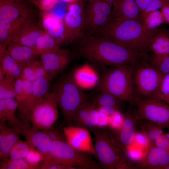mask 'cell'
<instances>
[{
    "label": "cell",
    "mask_w": 169,
    "mask_h": 169,
    "mask_svg": "<svg viewBox=\"0 0 169 169\" xmlns=\"http://www.w3.org/2000/svg\"><path fill=\"white\" fill-rule=\"evenodd\" d=\"M74 44L78 55L99 64L134 66L146 59L145 55L105 36L84 33Z\"/></svg>",
    "instance_id": "cell-1"
},
{
    "label": "cell",
    "mask_w": 169,
    "mask_h": 169,
    "mask_svg": "<svg viewBox=\"0 0 169 169\" xmlns=\"http://www.w3.org/2000/svg\"><path fill=\"white\" fill-rule=\"evenodd\" d=\"M159 27L150 29L134 20L112 21L96 35L108 37L140 54L147 55L151 40Z\"/></svg>",
    "instance_id": "cell-2"
},
{
    "label": "cell",
    "mask_w": 169,
    "mask_h": 169,
    "mask_svg": "<svg viewBox=\"0 0 169 169\" xmlns=\"http://www.w3.org/2000/svg\"><path fill=\"white\" fill-rule=\"evenodd\" d=\"M133 66L124 65L106 70L99 81L100 91L109 93L123 102L134 103Z\"/></svg>",
    "instance_id": "cell-3"
},
{
    "label": "cell",
    "mask_w": 169,
    "mask_h": 169,
    "mask_svg": "<svg viewBox=\"0 0 169 169\" xmlns=\"http://www.w3.org/2000/svg\"><path fill=\"white\" fill-rule=\"evenodd\" d=\"M58 107L69 125H73L74 117L80 106L87 100L86 95L73 79L72 74L62 77L54 84Z\"/></svg>",
    "instance_id": "cell-4"
},
{
    "label": "cell",
    "mask_w": 169,
    "mask_h": 169,
    "mask_svg": "<svg viewBox=\"0 0 169 169\" xmlns=\"http://www.w3.org/2000/svg\"><path fill=\"white\" fill-rule=\"evenodd\" d=\"M96 157L102 168L117 169L126 158L125 151L110 132L103 128L94 129Z\"/></svg>",
    "instance_id": "cell-5"
},
{
    "label": "cell",
    "mask_w": 169,
    "mask_h": 169,
    "mask_svg": "<svg viewBox=\"0 0 169 169\" xmlns=\"http://www.w3.org/2000/svg\"><path fill=\"white\" fill-rule=\"evenodd\" d=\"M89 155L75 149L66 141H53L49 150V163L62 164L79 169L102 168Z\"/></svg>",
    "instance_id": "cell-6"
},
{
    "label": "cell",
    "mask_w": 169,
    "mask_h": 169,
    "mask_svg": "<svg viewBox=\"0 0 169 169\" xmlns=\"http://www.w3.org/2000/svg\"><path fill=\"white\" fill-rule=\"evenodd\" d=\"M162 76L150 63L144 61L134 66L132 78L137 97L153 98L159 91Z\"/></svg>",
    "instance_id": "cell-7"
},
{
    "label": "cell",
    "mask_w": 169,
    "mask_h": 169,
    "mask_svg": "<svg viewBox=\"0 0 169 169\" xmlns=\"http://www.w3.org/2000/svg\"><path fill=\"white\" fill-rule=\"evenodd\" d=\"M83 17L84 33L97 35L112 22V7L104 0H88Z\"/></svg>",
    "instance_id": "cell-8"
},
{
    "label": "cell",
    "mask_w": 169,
    "mask_h": 169,
    "mask_svg": "<svg viewBox=\"0 0 169 169\" xmlns=\"http://www.w3.org/2000/svg\"><path fill=\"white\" fill-rule=\"evenodd\" d=\"M58 100L55 93L49 91L31 111L29 119L32 127L44 131L54 125L59 116Z\"/></svg>",
    "instance_id": "cell-9"
},
{
    "label": "cell",
    "mask_w": 169,
    "mask_h": 169,
    "mask_svg": "<svg viewBox=\"0 0 169 169\" xmlns=\"http://www.w3.org/2000/svg\"><path fill=\"white\" fill-rule=\"evenodd\" d=\"M138 118L146 120L162 128H169V105L155 98H134Z\"/></svg>",
    "instance_id": "cell-10"
},
{
    "label": "cell",
    "mask_w": 169,
    "mask_h": 169,
    "mask_svg": "<svg viewBox=\"0 0 169 169\" xmlns=\"http://www.w3.org/2000/svg\"><path fill=\"white\" fill-rule=\"evenodd\" d=\"M83 1L68 4L64 20V33L61 45L74 44L84 33Z\"/></svg>",
    "instance_id": "cell-11"
},
{
    "label": "cell",
    "mask_w": 169,
    "mask_h": 169,
    "mask_svg": "<svg viewBox=\"0 0 169 169\" xmlns=\"http://www.w3.org/2000/svg\"><path fill=\"white\" fill-rule=\"evenodd\" d=\"M66 142L79 151L96 157L91 136L88 130L76 125H69L63 128Z\"/></svg>",
    "instance_id": "cell-12"
},
{
    "label": "cell",
    "mask_w": 169,
    "mask_h": 169,
    "mask_svg": "<svg viewBox=\"0 0 169 169\" xmlns=\"http://www.w3.org/2000/svg\"><path fill=\"white\" fill-rule=\"evenodd\" d=\"M33 11L27 1L12 2L0 0V20L23 23L32 20Z\"/></svg>",
    "instance_id": "cell-13"
},
{
    "label": "cell",
    "mask_w": 169,
    "mask_h": 169,
    "mask_svg": "<svg viewBox=\"0 0 169 169\" xmlns=\"http://www.w3.org/2000/svg\"><path fill=\"white\" fill-rule=\"evenodd\" d=\"M72 57V53L64 49L40 55V61L50 81L67 66Z\"/></svg>",
    "instance_id": "cell-14"
},
{
    "label": "cell",
    "mask_w": 169,
    "mask_h": 169,
    "mask_svg": "<svg viewBox=\"0 0 169 169\" xmlns=\"http://www.w3.org/2000/svg\"><path fill=\"white\" fill-rule=\"evenodd\" d=\"M50 81L45 77L32 82L31 93L22 111L19 114V120L24 125L28 126L30 113L35 105L49 91Z\"/></svg>",
    "instance_id": "cell-15"
},
{
    "label": "cell",
    "mask_w": 169,
    "mask_h": 169,
    "mask_svg": "<svg viewBox=\"0 0 169 169\" xmlns=\"http://www.w3.org/2000/svg\"><path fill=\"white\" fill-rule=\"evenodd\" d=\"M146 153L138 161L136 168L147 169H166L169 165V153L149 143Z\"/></svg>",
    "instance_id": "cell-16"
},
{
    "label": "cell",
    "mask_w": 169,
    "mask_h": 169,
    "mask_svg": "<svg viewBox=\"0 0 169 169\" xmlns=\"http://www.w3.org/2000/svg\"><path fill=\"white\" fill-rule=\"evenodd\" d=\"M112 7V21L123 19L143 22L146 15L135 0H114Z\"/></svg>",
    "instance_id": "cell-17"
},
{
    "label": "cell",
    "mask_w": 169,
    "mask_h": 169,
    "mask_svg": "<svg viewBox=\"0 0 169 169\" xmlns=\"http://www.w3.org/2000/svg\"><path fill=\"white\" fill-rule=\"evenodd\" d=\"M45 32L32 20H29L21 24L12 36L10 41L35 49L38 39Z\"/></svg>",
    "instance_id": "cell-18"
},
{
    "label": "cell",
    "mask_w": 169,
    "mask_h": 169,
    "mask_svg": "<svg viewBox=\"0 0 169 169\" xmlns=\"http://www.w3.org/2000/svg\"><path fill=\"white\" fill-rule=\"evenodd\" d=\"M136 112L127 111L124 115V120L120 127L111 132L118 143L125 150L134 140L136 129L137 124Z\"/></svg>",
    "instance_id": "cell-19"
},
{
    "label": "cell",
    "mask_w": 169,
    "mask_h": 169,
    "mask_svg": "<svg viewBox=\"0 0 169 169\" xmlns=\"http://www.w3.org/2000/svg\"><path fill=\"white\" fill-rule=\"evenodd\" d=\"M21 134L34 148L43 154L44 159L42 163H47L50 161L49 152L53 141L45 132L29 126L23 129Z\"/></svg>",
    "instance_id": "cell-20"
},
{
    "label": "cell",
    "mask_w": 169,
    "mask_h": 169,
    "mask_svg": "<svg viewBox=\"0 0 169 169\" xmlns=\"http://www.w3.org/2000/svg\"><path fill=\"white\" fill-rule=\"evenodd\" d=\"M20 131L9 127L6 123H0V159L1 162L9 159L10 151L14 144L20 139Z\"/></svg>",
    "instance_id": "cell-21"
},
{
    "label": "cell",
    "mask_w": 169,
    "mask_h": 169,
    "mask_svg": "<svg viewBox=\"0 0 169 169\" xmlns=\"http://www.w3.org/2000/svg\"><path fill=\"white\" fill-rule=\"evenodd\" d=\"M6 49L9 54L23 67L39 55L35 49L12 41L8 44Z\"/></svg>",
    "instance_id": "cell-22"
},
{
    "label": "cell",
    "mask_w": 169,
    "mask_h": 169,
    "mask_svg": "<svg viewBox=\"0 0 169 169\" xmlns=\"http://www.w3.org/2000/svg\"><path fill=\"white\" fill-rule=\"evenodd\" d=\"M43 13L42 22L45 32L55 39L61 46L64 33L62 19L47 11Z\"/></svg>",
    "instance_id": "cell-23"
},
{
    "label": "cell",
    "mask_w": 169,
    "mask_h": 169,
    "mask_svg": "<svg viewBox=\"0 0 169 169\" xmlns=\"http://www.w3.org/2000/svg\"><path fill=\"white\" fill-rule=\"evenodd\" d=\"M150 50L153 57L169 55V30L159 28L151 40Z\"/></svg>",
    "instance_id": "cell-24"
},
{
    "label": "cell",
    "mask_w": 169,
    "mask_h": 169,
    "mask_svg": "<svg viewBox=\"0 0 169 169\" xmlns=\"http://www.w3.org/2000/svg\"><path fill=\"white\" fill-rule=\"evenodd\" d=\"M0 63L6 76L15 79L20 78L23 67L9 54L6 48H0Z\"/></svg>",
    "instance_id": "cell-25"
},
{
    "label": "cell",
    "mask_w": 169,
    "mask_h": 169,
    "mask_svg": "<svg viewBox=\"0 0 169 169\" xmlns=\"http://www.w3.org/2000/svg\"><path fill=\"white\" fill-rule=\"evenodd\" d=\"M15 99L19 114L22 110L31 93L32 82L20 78L15 80Z\"/></svg>",
    "instance_id": "cell-26"
},
{
    "label": "cell",
    "mask_w": 169,
    "mask_h": 169,
    "mask_svg": "<svg viewBox=\"0 0 169 169\" xmlns=\"http://www.w3.org/2000/svg\"><path fill=\"white\" fill-rule=\"evenodd\" d=\"M82 66L74 71L72 74L73 78L80 88L84 83L82 89L83 84H84L83 88H86V84H89L92 87L91 84L93 86L97 81L95 72L87 65Z\"/></svg>",
    "instance_id": "cell-27"
},
{
    "label": "cell",
    "mask_w": 169,
    "mask_h": 169,
    "mask_svg": "<svg viewBox=\"0 0 169 169\" xmlns=\"http://www.w3.org/2000/svg\"><path fill=\"white\" fill-rule=\"evenodd\" d=\"M58 41L53 37L45 32L38 39L35 49L38 55L55 53L60 48Z\"/></svg>",
    "instance_id": "cell-28"
},
{
    "label": "cell",
    "mask_w": 169,
    "mask_h": 169,
    "mask_svg": "<svg viewBox=\"0 0 169 169\" xmlns=\"http://www.w3.org/2000/svg\"><path fill=\"white\" fill-rule=\"evenodd\" d=\"M93 100L97 108L107 107L119 111L122 109L123 102L109 93L102 91L96 95Z\"/></svg>",
    "instance_id": "cell-29"
},
{
    "label": "cell",
    "mask_w": 169,
    "mask_h": 169,
    "mask_svg": "<svg viewBox=\"0 0 169 169\" xmlns=\"http://www.w3.org/2000/svg\"><path fill=\"white\" fill-rule=\"evenodd\" d=\"M22 23L0 20V47L6 48L12 36Z\"/></svg>",
    "instance_id": "cell-30"
},
{
    "label": "cell",
    "mask_w": 169,
    "mask_h": 169,
    "mask_svg": "<svg viewBox=\"0 0 169 169\" xmlns=\"http://www.w3.org/2000/svg\"><path fill=\"white\" fill-rule=\"evenodd\" d=\"M4 100L7 109V121L8 122L11 127L18 129L21 133L24 125L16 115V110L18 108L17 103L14 99Z\"/></svg>",
    "instance_id": "cell-31"
},
{
    "label": "cell",
    "mask_w": 169,
    "mask_h": 169,
    "mask_svg": "<svg viewBox=\"0 0 169 169\" xmlns=\"http://www.w3.org/2000/svg\"><path fill=\"white\" fill-rule=\"evenodd\" d=\"M96 106L93 101L87 100L84 102L79 107L74 117L73 124L84 128L90 111Z\"/></svg>",
    "instance_id": "cell-32"
},
{
    "label": "cell",
    "mask_w": 169,
    "mask_h": 169,
    "mask_svg": "<svg viewBox=\"0 0 169 169\" xmlns=\"http://www.w3.org/2000/svg\"><path fill=\"white\" fill-rule=\"evenodd\" d=\"M142 120L140 122L139 125L142 133L147 137L149 143H155L156 139L163 134L162 128L151 121Z\"/></svg>",
    "instance_id": "cell-33"
},
{
    "label": "cell",
    "mask_w": 169,
    "mask_h": 169,
    "mask_svg": "<svg viewBox=\"0 0 169 169\" xmlns=\"http://www.w3.org/2000/svg\"><path fill=\"white\" fill-rule=\"evenodd\" d=\"M34 148L28 141L20 139L13 146L9 153V159L24 158L31 149Z\"/></svg>",
    "instance_id": "cell-34"
},
{
    "label": "cell",
    "mask_w": 169,
    "mask_h": 169,
    "mask_svg": "<svg viewBox=\"0 0 169 169\" xmlns=\"http://www.w3.org/2000/svg\"><path fill=\"white\" fill-rule=\"evenodd\" d=\"M15 80L6 76L0 80V100L15 99Z\"/></svg>",
    "instance_id": "cell-35"
},
{
    "label": "cell",
    "mask_w": 169,
    "mask_h": 169,
    "mask_svg": "<svg viewBox=\"0 0 169 169\" xmlns=\"http://www.w3.org/2000/svg\"><path fill=\"white\" fill-rule=\"evenodd\" d=\"M141 10L145 13L161 8L169 0H135Z\"/></svg>",
    "instance_id": "cell-36"
},
{
    "label": "cell",
    "mask_w": 169,
    "mask_h": 169,
    "mask_svg": "<svg viewBox=\"0 0 169 169\" xmlns=\"http://www.w3.org/2000/svg\"><path fill=\"white\" fill-rule=\"evenodd\" d=\"M0 169H37L38 167L29 164L24 158L9 159L1 162Z\"/></svg>",
    "instance_id": "cell-37"
},
{
    "label": "cell",
    "mask_w": 169,
    "mask_h": 169,
    "mask_svg": "<svg viewBox=\"0 0 169 169\" xmlns=\"http://www.w3.org/2000/svg\"><path fill=\"white\" fill-rule=\"evenodd\" d=\"M164 21L161 12L157 10L147 13L145 17L143 22L148 28L155 29L158 28Z\"/></svg>",
    "instance_id": "cell-38"
},
{
    "label": "cell",
    "mask_w": 169,
    "mask_h": 169,
    "mask_svg": "<svg viewBox=\"0 0 169 169\" xmlns=\"http://www.w3.org/2000/svg\"><path fill=\"white\" fill-rule=\"evenodd\" d=\"M150 63L162 75L169 74V55L152 57Z\"/></svg>",
    "instance_id": "cell-39"
},
{
    "label": "cell",
    "mask_w": 169,
    "mask_h": 169,
    "mask_svg": "<svg viewBox=\"0 0 169 169\" xmlns=\"http://www.w3.org/2000/svg\"><path fill=\"white\" fill-rule=\"evenodd\" d=\"M24 159L30 165L38 167L39 169L40 164L44 161V157L41 152L33 148L29 151Z\"/></svg>",
    "instance_id": "cell-40"
},
{
    "label": "cell",
    "mask_w": 169,
    "mask_h": 169,
    "mask_svg": "<svg viewBox=\"0 0 169 169\" xmlns=\"http://www.w3.org/2000/svg\"><path fill=\"white\" fill-rule=\"evenodd\" d=\"M40 62V60H35L24 65L20 78L31 82L34 73Z\"/></svg>",
    "instance_id": "cell-41"
},
{
    "label": "cell",
    "mask_w": 169,
    "mask_h": 169,
    "mask_svg": "<svg viewBox=\"0 0 169 169\" xmlns=\"http://www.w3.org/2000/svg\"><path fill=\"white\" fill-rule=\"evenodd\" d=\"M123 120L124 115L116 110L109 116L108 126L113 130H117L120 127Z\"/></svg>",
    "instance_id": "cell-42"
},
{
    "label": "cell",
    "mask_w": 169,
    "mask_h": 169,
    "mask_svg": "<svg viewBox=\"0 0 169 169\" xmlns=\"http://www.w3.org/2000/svg\"><path fill=\"white\" fill-rule=\"evenodd\" d=\"M44 131L51 139L53 141H66L65 136L63 130H60L54 125Z\"/></svg>",
    "instance_id": "cell-43"
},
{
    "label": "cell",
    "mask_w": 169,
    "mask_h": 169,
    "mask_svg": "<svg viewBox=\"0 0 169 169\" xmlns=\"http://www.w3.org/2000/svg\"><path fill=\"white\" fill-rule=\"evenodd\" d=\"M156 146L169 153V138L166 134L164 133L157 137L155 140Z\"/></svg>",
    "instance_id": "cell-44"
},
{
    "label": "cell",
    "mask_w": 169,
    "mask_h": 169,
    "mask_svg": "<svg viewBox=\"0 0 169 169\" xmlns=\"http://www.w3.org/2000/svg\"><path fill=\"white\" fill-rule=\"evenodd\" d=\"M59 0H36L33 3L43 11H47L52 9Z\"/></svg>",
    "instance_id": "cell-45"
},
{
    "label": "cell",
    "mask_w": 169,
    "mask_h": 169,
    "mask_svg": "<svg viewBox=\"0 0 169 169\" xmlns=\"http://www.w3.org/2000/svg\"><path fill=\"white\" fill-rule=\"evenodd\" d=\"M126 155L128 158L134 161H139L143 157V153L140 149L129 148L128 147L125 150Z\"/></svg>",
    "instance_id": "cell-46"
},
{
    "label": "cell",
    "mask_w": 169,
    "mask_h": 169,
    "mask_svg": "<svg viewBox=\"0 0 169 169\" xmlns=\"http://www.w3.org/2000/svg\"><path fill=\"white\" fill-rule=\"evenodd\" d=\"M78 169L76 167L65 164L53 163L50 164H41L39 169Z\"/></svg>",
    "instance_id": "cell-47"
},
{
    "label": "cell",
    "mask_w": 169,
    "mask_h": 169,
    "mask_svg": "<svg viewBox=\"0 0 169 169\" xmlns=\"http://www.w3.org/2000/svg\"><path fill=\"white\" fill-rule=\"evenodd\" d=\"M158 91L163 94H169V74L163 75Z\"/></svg>",
    "instance_id": "cell-48"
},
{
    "label": "cell",
    "mask_w": 169,
    "mask_h": 169,
    "mask_svg": "<svg viewBox=\"0 0 169 169\" xmlns=\"http://www.w3.org/2000/svg\"><path fill=\"white\" fill-rule=\"evenodd\" d=\"M134 140L140 146L146 148L149 144L148 140L143 133L136 132Z\"/></svg>",
    "instance_id": "cell-49"
},
{
    "label": "cell",
    "mask_w": 169,
    "mask_h": 169,
    "mask_svg": "<svg viewBox=\"0 0 169 169\" xmlns=\"http://www.w3.org/2000/svg\"><path fill=\"white\" fill-rule=\"evenodd\" d=\"M7 109L4 99L0 100V123H5L7 121Z\"/></svg>",
    "instance_id": "cell-50"
},
{
    "label": "cell",
    "mask_w": 169,
    "mask_h": 169,
    "mask_svg": "<svg viewBox=\"0 0 169 169\" xmlns=\"http://www.w3.org/2000/svg\"><path fill=\"white\" fill-rule=\"evenodd\" d=\"M99 112V121L97 128H103L108 126L109 116Z\"/></svg>",
    "instance_id": "cell-51"
},
{
    "label": "cell",
    "mask_w": 169,
    "mask_h": 169,
    "mask_svg": "<svg viewBox=\"0 0 169 169\" xmlns=\"http://www.w3.org/2000/svg\"><path fill=\"white\" fill-rule=\"evenodd\" d=\"M161 13L164 21L169 24V2L161 8Z\"/></svg>",
    "instance_id": "cell-52"
},
{
    "label": "cell",
    "mask_w": 169,
    "mask_h": 169,
    "mask_svg": "<svg viewBox=\"0 0 169 169\" xmlns=\"http://www.w3.org/2000/svg\"><path fill=\"white\" fill-rule=\"evenodd\" d=\"M154 98L159 99L169 104V94H163L158 91L155 94Z\"/></svg>",
    "instance_id": "cell-53"
},
{
    "label": "cell",
    "mask_w": 169,
    "mask_h": 169,
    "mask_svg": "<svg viewBox=\"0 0 169 169\" xmlns=\"http://www.w3.org/2000/svg\"><path fill=\"white\" fill-rule=\"evenodd\" d=\"M61 0L63 2L66 3L68 4L77 3L82 1H83V0Z\"/></svg>",
    "instance_id": "cell-54"
},
{
    "label": "cell",
    "mask_w": 169,
    "mask_h": 169,
    "mask_svg": "<svg viewBox=\"0 0 169 169\" xmlns=\"http://www.w3.org/2000/svg\"><path fill=\"white\" fill-rule=\"evenodd\" d=\"M108 3L111 7H112L114 0H104Z\"/></svg>",
    "instance_id": "cell-55"
},
{
    "label": "cell",
    "mask_w": 169,
    "mask_h": 169,
    "mask_svg": "<svg viewBox=\"0 0 169 169\" xmlns=\"http://www.w3.org/2000/svg\"><path fill=\"white\" fill-rule=\"evenodd\" d=\"M12 2H19V0H6Z\"/></svg>",
    "instance_id": "cell-56"
},
{
    "label": "cell",
    "mask_w": 169,
    "mask_h": 169,
    "mask_svg": "<svg viewBox=\"0 0 169 169\" xmlns=\"http://www.w3.org/2000/svg\"><path fill=\"white\" fill-rule=\"evenodd\" d=\"M28 1L33 3L36 0H28Z\"/></svg>",
    "instance_id": "cell-57"
},
{
    "label": "cell",
    "mask_w": 169,
    "mask_h": 169,
    "mask_svg": "<svg viewBox=\"0 0 169 169\" xmlns=\"http://www.w3.org/2000/svg\"><path fill=\"white\" fill-rule=\"evenodd\" d=\"M166 135L169 138V131L168 132H167V133L166 134Z\"/></svg>",
    "instance_id": "cell-58"
},
{
    "label": "cell",
    "mask_w": 169,
    "mask_h": 169,
    "mask_svg": "<svg viewBox=\"0 0 169 169\" xmlns=\"http://www.w3.org/2000/svg\"><path fill=\"white\" fill-rule=\"evenodd\" d=\"M26 1V0H19V2L23 1Z\"/></svg>",
    "instance_id": "cell-59"
},
{
    "label": "cell",
    "mask_w": 169,
    "mask_h": 169,
    "mask_svg": "<svg viewBox=\"0 0 169 169\" xmlns=\"http://www.w3.org/2000/svg\"><path fill=\"white\" fill-rule=\"evenodd\" d=\"M84 3L86 2V1H88V0H83Z\"/></svg>",
    "instance_id": "cell-60"
}]
</instances>
